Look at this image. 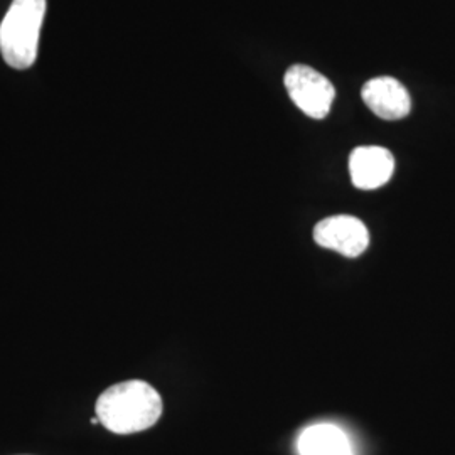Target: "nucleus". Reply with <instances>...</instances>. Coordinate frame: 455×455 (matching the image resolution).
I'll use <instances>...</instances> for the list:
<instances>
[{
  "label": "nucleus",
  "instance_id": "f257e3e1",
  "mask_svg": "<svg viewBox=\"0 0 455 455\" xmlns=\"http://www.w3.org/2000/svg\"><path fill=\"white\" fill-rule=\"evenodd\" d=\"M159 391L142 379H129L103 391L97 400L98 420L118 435L144 432L163 415Z\"/></svg>",
  "mask_w": 455,
  "mask_h": 455
},
{
  "label": "nucleus",
  "instance_id": "f03ea898",
  "mask_svg": "<svg viewBox=\"0 0 455 455\" xmlns=\"http://www.w3.org/2000/svg\"><path fill=\"white\" fill-rule=\"evenodd\" d=\"M44 14L46 0H12L0 24V51L11 68L28 69L34 65Z\"/></svg>",
  "mask_w": 455,
  "mask_h": 455
},
{
  "label": "nucleus",
  "instance_id": "7ed1b4c3",
  "mask_svg": "<svg viewBox=\"0 0 455 455\" xmlns=\"http://www.w3.org/2000/svg\"><path fill=\"white\" fill-rule=\"evenodd\" d=\"M283 84L295 107H299V110L310 118L321 120L331 112L336 98V88L324 75L310 66H291L283 76Z\"/></svg>",
  "mask_w": 455,
  "mask_h": 455
},
{
  "label": "nucleus",
  "instance_id": "20e7f679",
  "mask_svg": "<svg viewBox=\"0 0 455 455\" xmlns=\"http://www.w3.org/2000/svg\"><path fill=\"white\" fill-rule=\"evenodd\" d=\"M314 240L323 248L356 259L370 244V231L358 218L339 214L319 221L314 228Z\"/></svg>",
  "mask_w": 455,
  "mask_h": 455
},
{
  "label": "nucleus",
  "instance_id": "39448f33",
  "mask_svg": "<svg viewBox=\"0 0 455 455\" xmlns=\"http://www.w3.org/2000/svg\"><path fill=\"white\" fill-rule=\"evenodd\" d=\"M393 172L395 157L385 147H358L349 156L351 180L363 191H373L385 186L391 180Z\"/></svg>",
  "mask_w": 455,
  "mask_h": 455
},
{
  "label": "nucleus",
  "instance_id": "423d86ee",
  "mask_svg": "<svg viewBox=\"0 0 455 455\" xmlns=\"http://www.w3.org/2000/svg\"><path fill=\"white\" fill-rule=\"evenodd\" d=\"M361 98L366 107L383 120H402L411 110L407 88L391 76H378L364 83Z\"/></svg>",
  "mask_w": 455,
  "mask_h": 455
},
{
  "label": "nucleus",
  "instance_id": "0eeeda50",
  "mask_svg": "<svg viewBox=\"0 0 455 455\" xmlns=\"http://www.w3.org/2000/svg\"><path fill=\"white\" fill-rule=\"evenodd\" d=\"M297 451L300 455H353L351 442L332 423H317L306 428L299 437Z\"/></svg>",
  "mask_w": 455,
  "mask_h": 455
}]
</instances>
